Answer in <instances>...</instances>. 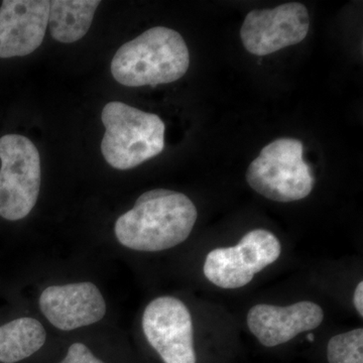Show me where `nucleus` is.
<instances>
[{
	"instance_id": "423d86ee",
	"label": "nucleus",
	"mask_w": 363,
	"mask_h": 363,
	"mask_svg": "<svg viewBox=\"0 0 363 363\" xmlns=\"http://www.w3.org/2000/svg\"><path fill=\"white\" fill-rule=\"evenodd\" d=\"M279 238L266 229H253L233 247L215 248L205 259V277L222 289H238L248 285L281 255Z\"/></svg>"
},
{
	"instance_id": "6e6552de",
	"label": "nucleus",
	"mask_w": 363,
	"mask_h": 363,
	"mask_svg": "<svg viewBox=\"0 0 363 363\" xmlns=\"http://www.w3.org/2000/svg\"><path fill=\"white\" fill-rule=\"evenodd\" d=\"M309 28L307 7L291 2L274 9L250 11L241 26L240 38L248 52L267 56L302 42Z\"/></svg>"
},
{
	"instance_id": "1a4fd4ad",
	"label": "nucleus",
	"mask_w": 363,
	"mask_h": 363,
	"mask_svg": "<svg viewBox=\"0 0 363 363\" xmlns=\"http://www.w3.org/2000/svg\"><path fill=\"white\" fill-rule=\"evenodd\" d=\"M48 0H4L0 7V58L23 57L42 45L49 25Z\"/></svg>"
},
{
	"instance_id": "f03ea898",
	"label": "nucleus",
	"mask_w": 363,
	"mask_h": 363,
	"mask_svg": "<svg viewBox=\"0 0 363 363\" xmlns=\"http://www.w3.org/2000/svg\"><path fill=\"white\" fill-rule=\"evenodd\" d=\"M190 54L183 37L164 26L145 30L119 48L111 62V73L128 87L168 84L187 73Z\"/></svg>"
},
{
	"instance_id": "7ed1b4c3",
	"label": "nucleus",
	"mask_w": 363,
	"mask_h": 363,
	"mask_svg": "<svg viewBox=\"0 0 363 363\" xmlns=\"http://www.w3.org/2000/svg\"><path fill=\"white\" fill-rule=\"evenodd\" d=\"M101 119L106 128L101 152L112 168H135L164 150L166 128L157 114L112 101L105 105Z\"/></svg>"
},
{
	"instance_id": "f257e3e1",
	"label": "nucleus",
	"mask_w": 363,
	"mask_h": 363,
	"mask_svg": "<svg viewBox=\"0 0 363 363\" xmlns=\"http://www.w3.org/2000/svg\"><path fill=\"white\" fill-rule=\"evenodd\" d=\"M198 212L187 196L167 189L147 191L130 211L117 219L116 235L123 247L138 252H157L184 242Z\"/></svg>"
},
{
	"instance_id": "ddd939ff",
	"label": "nucleus",
	"mask_w": 363,
	"mask_h": 363,
	"mask_svg": "<svg viewBox=\"0 0 363 363\" xmlns=\"http://www.w3.org/2000/svg\"><path fill=\"white\" fill-rule=\"evenodd\" d=\"M47 334L33 318H20L0 327V362L16 363L32 357L44 346Z\"/></svg>"
},
{
	"instance_id": "f8f14e48",
	"label": "nucleus",
	"mask_w": 363,
	"mask_h": 363,
	"mask_svg": "<svg viewBox=\"0 0 363 363\" xmlns=\"http://www.w3.org/2000/svg\"><path fill=\"white\" fill-rule=\"evenodd\" d=\"M100 4L98 0L50 1L49 23L52 37L63 44H72L82 39L89 30Z\"/></svg>"
},
{
	"instance_id": "9d476101",
	"label": "nucleus",
	"mask_w": 363,
	"mask_h": 363,
	"mask_svg": "<svg viewBox=\"0 0 363 363\" xmlns=\"http://www.w3.org/2000/svg\"><path fill=\"white\" fill-rule=\"evenodd\" d=\"M40 308L50 323L63 331L97 323L106 313L104 296L89 281L49 286L40 295Z\"/></svg>"
},
{
	"instance_id": "dca6fc26",
	"label": "nucleus",
	"mask_w": 363,
	"mask_h": 363,
	"mask_svg": "<svg viewBox=\"0 0 363 363\" xmlns=\"http://www.w3.org/2000/svg\"><path fill=\"white\" fill-rule=\"evenodd\" d=\"M353 303H354L355 309L360 317L363 316V281L358 284L353 296Z\"/></svg>"
},
{
	"instance_id": "20e7f679",
	"label": "nucleus",
	"mask_w": 363,
	"mask_h": 363,
	"mask_svg": "<svg viewBox=\"0 0 363 363\" xmlns=\"http://www.w3.org/2000/svg\"><path fill=\"white\" fill-rule=\"evenodd\" d=\"M303 152V143L296 138H279L269 143L248 167V185L272 201L304 199L312 192L315 178Z\"/></svg>"
},
{
	"instance_id": "9b49d317",
	"label": "nucleus",
	"mask_w": 363,
	"mask_h": 363,
	"mask_svg": "<svg viewBox=\"0 0 363 363\" xmlns=\"http://www.w3.org/2000/svg\"><path fill=\"white\" fill-rule=\"evenodd\" d=\"M324 312L316 303L303 301L279 306L259 304L248 312V328L260 344L274 347L292 340L303 332L314 330L323 322Z\"/></svg>"
},
{
	"instance_id": "4468645a",
	"label": "nucleus",
	"mask_w": 363,
	"mask_h": 363,
	"mask_svg": "<svg viewBox=\"0 0 363 363\" xmlns=\"http://www.w3.org/2000/svg\"><path fill=\"white\" fill-rule=\"evenodd\" d=\"M329 363H363V329L333 336L327 345Z\"/></svg>"
},
{
	"instance_id": "0eeeda50",
	"label": "nucleus",
	"mask_w": 363,
	"mask_h": 363,
	"mask_svg": "<svg viewBox=\"0 0 363 363\" xmlns=\"http://www.w3.org/2000/svg\"><path fill=\"white\" fill-rule=\"evenodd\" d=\"M143 330L164 363H196L192 317L179 298L152 301L143 313Z\"/></svg>"
},
{
	"instance_id": "39448f33",
	"label": "nucleus",
	"mask_w": 363,
	"mask_h": 363,
	"mask_svg": "<svg viewBox=\"0 0 363 363\" xmlns=\"http://www.w3.org/2000/svg\"><path fill=\"white\" fill-rule=\"evenodd\" d=\"M0 217L21 220L30 213L39 198V150L26 136L4 135L0 138Z\"/></svg>"
},
{
	"instance_id": "2eb2a0df",
	"label": "nucleus",
	"mask_w": 363,
	"mask_h": 363,
	"mask_svg": "<svg viewBox=\"0 0 363 363\" xmlns=\"http://www.w3.org/2000/svg\"><path fill=\"white\" fill-rule=\"evenodd\" d=\"M60 363H104L98 359L89 348L82 343H74L69 347L63 362Z\"/></svg>"
},
{
	"instance_id": "f3484780",
	"label": "nucleus",
	"mask_w": 363,
	"mask_h": 363,
	"mask_svg": "<svg viewBox=\"0 0 363 363\" xmlns=\"http://www.w3.org/2000/svg\"><path fill=\"white\" fill-rule=\"evenodd\" d=\"M307 339H308V340L312 341V342H313V341H314V339H315L314 335H313V334H309V335L307 336Z\"/></svg>"
}]
</instances>
